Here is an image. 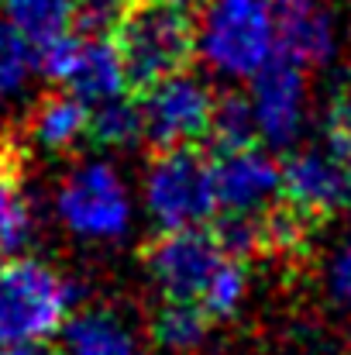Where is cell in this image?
<instances>
[{"label":"cell","instance_id":"cell-1","mask_svg":"<svg viewBox=\"0 0 351 355\" xmlns=\"http://www.w3.org/2000/svg\"><path fill=\"white\" fill-rule=\"evenodd\" d=\"M145 269L162 300H190L204 307L210 321L234 318L248 297L244 259L204 228L162 232L145 252Z\"/></svg>","mask_w":351,"mask_h":355},{"label":"cell","instance_id":"cell-2","mask_svg":"<svg viewBox=\"0 0 351 355\" xmlns=\"http://www.w3.org/2000/svg\"><path fill=\"white\" fill-rule=\"evenodd\" d=\"M76 286L55 266L35 255H7L0 262V349L48 342L76 311Z\"/></svg>","mask_w":351,"mask_h":355},{"label":"cell","instance_id":"cell-3","mask_svg":"<svg viewBox=\"0 0 351 355\" xmlns=\"http://www.w3.org/2000/svg\"><path fill=\"white\" fill-rule=\"evenodd\" d=\"M114 42L127 69V83L145 90L148 83L186 69L190 55L197 52L193 7L183 0H138L131 10H120Z\"/></svg>","mask_w":351,"mask_h":355},{"label":"cell","instance_id":"cell-4","mask_svg":"<svg viewBox=\"0 0 351 355\" xmlns=\"http://www.w3.org/2000/svg\"><path fill=\"white\" fill-rule=\"evenodd\" d=\"M52 211L73 238L114 245L134 228L138 204L131 183L111 159H83L59 180Z\"/></svg>","mask_w":351,"mask_h":355},{"label":"cell","instance_id":"cell-5","mask_svg":"<svg viewBox=\"0 0 351 355\" xmlns=\"http://www.w3.org/2000/svg\"><path fill=\"white\" fill-rule=\"evenodd\" d=\"M141 207L159 232L207 228L217 218L210 159L186 148H159L141 180Z\"/></svg>","mask_w":351,"mask_h":355},{"label":"cell","instance_id":"cell-6","mask_svg":"<svg viewBox=\"0 0 351 355\" xmlns=\"http://www.w3.org/2000/svg\"><path fill=\"white\" fill-rule=\"evenodd\" d=\"M197 52L210 73L224 80H251L269 59H276L269 0H204Z\"/></svg>","mask_w":351,"mask_h":355},{"label":"cell","instance_id":"cell-7","mask_svg":"<svg viewBox=\"0 0 351 355\" xmlns=\"http://www.w3.org/2000/svg\"><path fill=\"white\" fill-rule=\"evenodd\" d=\"M38 73L62 90L76 94L83 104H104L127 94V69L117 52L114 35H90L69 28L52 42L38 45Z\"/></svg>","mask_w":351,"mask_h":355},{"label":"cell","instance_id":"cell-8","mask_svg":"<svg viewBox=\"0 0 351 355\" xmlns=\"http://www.w3.org/2000/svg\"><path fill=\"white\" fill-rule=\"evenodd\" d=\"M141 135L155 148L200 145L214 124V87L186 69H176L145 87L141 97Z\"/></svg>","mask_w":351,"mask_h":355},{"label":"cell","instance_id":"cell-9","mask_svg":"<svg viewBox=\"0 0 351 355\" xmlns=\"http://www.w3.org/2000/svg\"><path fill=\"white\" fill-rule=\"evenodd\" d=\"M255 135L269 148H293L310 118V87L303 66L276 55L248 80Z\"/></svg>","mask_w":351,"mask_h":355},{"label":"cell","instance_id":"cell-10","mask_svg":"<svg viewBox=\"0 0 351 355\" xmlns=\"http://www.w3.org/2000/svg\"><path fill=\"white\" fill-rule=\"evenodd\" d=\"M279 200L303 221H321L351 204V169L324 145L293 148L279 162Z\"/></svg>","mask_w":351,"mask_h":355},{"label":"cell","instance_id":"cell-11","mask_svg":"<svg viewBox=\"0 0 351 355\" xmlns=\"http://www.w3.org/2000/svg\"><path fill=\"white\" fill-rule=\"evenodd\" d=\"M210 173L221 218H262L279 204V162L255 141L221 148Z\"/></svg>","mask_w":351,"mask_h":355},{"label":"cell","instance_id":"cell-12","mask_svg":"<svg viewBox=\"0 0 351 355\" xmlns=\"http://www.w3.org/2000/svg\"><path fill=\"white\" fill-rule=\"evenodd\" d=\"M276 55L310 69L338 55V17L327 0H269Z\"/></svg>","mask_w":351,"mask_h":355},{"label":"cell","instance_id":"cell-13","mask_svg":"<svg viewBox=\"0 0 351 355\" xmlns=\"http://www.w3.org/2000/svg\"><path fill=\"white\" fill-rule=\"evenodd\" d=\"M62 352L59 355H148L141 335L111 307H83L73 311L62 324Z\"/></svg>","mask_w":351,"mask_h":355},{"label":"cell","instance_id":"cell-14","mask_svg":"<svg viewBox=\"0 0 351 355\" xmlns=\"http://www.w3.org/2000/svg\"><path fill=\"white\" fill-rule=\"evenodd\" d=\"M28 135L45 152H69L90 135V104H83L69 90L52 94L31 111Z\"/></svg>","mask_w":351,"mask_h":355},{"label":"cell","instance_id":"cell-15","mask_svg":"<svg viewBox=\"0 0 351 355\" xmlns=\"http://www.w3.org/2000/svg\"><path fill=\"white\" fill-rule=\"evenodd\" d=\"M35 238V207L17 169V159L0 152V255L28 252Z\"/></svg>","mask_w":351,"mask_h":355},{"label":"cell","instance_id":"cell-16","mask_svg":"<svg viewBox=\"0 0 351 355\" xmlns=\"http://www.w3.org/2000/svg\"><path fill=\"white\" fill-rule=\"evenodd\" d=\"M210 314L190 300H165L152 318V342L169 355L197 352L210 335Z\"/></svg>","mask_w":351,"mask_h":355},{"label":"cell","instance_id":"cell-17","mask_svg":"<svg viewBox=\"0 0 351 355\" xmlns=\"http://www.w3.org/2000/svg\"><path fill=\"white\" fill-rule=\"evenodd\" d=\"M3 17L38 49L73 28L76 0H0Z\"/></svg>","mask_w":351,"mask_h":355},{"label":"cell","instance_id":"cell-18","mask_svg":"<svg viewBox=\"0 0 351 355\" xmlns=\"http://www.w3.org/2000/svg\"><path fill=\"white\" fill-rule=\"evenodd\" d=\"M100 148L107 152H120V148H131L138 145L145 135H141V107L120 94V97H111L104 104H93L90 107V135Z\"/></svg>","mask_w":351,"mask_h":355},{"label":"cell","instance_id":"cell-19","mask_svg":"<svg viewBox=\"0 0 351 355\" xmlns=\"http://www.w3.org/2000/svg\"><path fill=\"white\" fill-rule=\"evenodd\" d=\"M35 76H38L35 45L7 17H0V104L21 97Z\"/></svg>","mask_w":351,"mask_h":355},{"label":"cell","instance_id":"cell-20","mask_svg":"<svg viewBox=\"0 0 351 355\" xmlns=\"http://www.w3.org/2000/svg\"><path fill=\"white\" fill-rule=\"evenodd\" d=\"M210 135L217 138L221 148H234V145H251L255 135V121H251V107L248 97H221L214 107V124Z\"/></svg>","mask_w":351,"mask_h":355},{"label":"cell","instance_id":"cell-21","mask_svg":"<svg viewBox=\"0 0 351 355\" xmlns=\"http://www.w3.org/2000/svg\"><path fill=\"white\" fill-rule=\"evenodd\" d=\"M324 293L334 307L351 311V232L331 248L324 262Z\"/></svg>","mask_w":351,"mask_h":355},{"label":"cell","instance_id":"cell-22","mask_svg":"<svg viewBox=\"0 0 351 355\" xmlns=\"http://www.w3.org/2000/svg\"><path fill=\"white\" fill-rule=\"evenodd\" d=\"M321 145L351 169V97H338L324 111V141Z\"/></svg>","mask_w":351,"mask_h":355},{"label":"cell","instance_id":"cell-23","mask_svg":"<svg viewBox=\"0 0 351 355\" xmlns=\"http://www.w3.org/2000/svg\"><path fill=\"white\" fill-rule=\"evenodd\" d=\"M0 355H59L48 342H24V345H7L0 349Z\"/></svg>","mask_w":351,"mask_h":355},{"label":"cell","instance_id":"cell-24","mask_svg":"<svg viewBox=\"0 0 351 355\" xmlns=\"http://www.w3.org/2000/svg\"><path fill=\"white\" fill-rule=\"evenodd\" d=\"M183 3H190V7H197V3H204V0H183Z\"/></svg>","mask_w":351,"mask_h":355}]
</instances>
